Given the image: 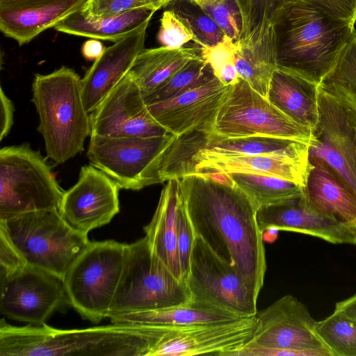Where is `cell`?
I'll list each match as a JSON object with an SVG mask.
<instances>
[{"label": "cell", "mask_w": 356, "mask_h": 356, "mask_svg": "<svg viewBox=\"0 0 356 356\" xmlns=\"http://www.w3.org/2000/svg\"><path fill=\"white\" fill-rule=\"evenodd\" d=\"M179 179L195 235L218 257L238 270L259 293L266 261L257 208L225 178L191 174Z\"/></svg>", "instance_id": "cell-1"}, {"label": "cell", "mask_w": 356, "mask_h": 356, "mask_svg": "<svg viewBox=\"0 0 356 356\" xmlns=\"http://www.w3.org/2000/svg\"><path fill=\"white\" fill-rule=\"evenodd\" d=\"M152 327L113 323L60 330L42 325L0 322V356H147Z\"/></svg>", "instance_id": "cell-2"}, {"label": "cell", "mask_w": 356, "mask_h": 356, "mask_svg": "<svg viewBox=\"0 0 356 356\" xmlns=\"http://www.w3.org/2000/svg\"><path fill=\"white\" fill-rule=\"evenodd\" d=\"M275 27L277 70L318 86L355 29V25L323 12L308 0L291 3Z\"/></svg>", "instance_id": "cell-3"}, {"label": "cell", "mask_w": 356, "mask_h": 356, "mask_svg": "<svg viewBox=\"0 0 356 356\" xmlns=\"http://www.w3.org/2000/svg\"><path fill=\"white\" fill-rule=\"evenodd\" d=\"M32 93L47 157L62 164L82 152L91 127L79 75L66 66L47 74H35Z\"/></svg>", "instance_id": "cell-4"}, {"label": "cell", "mask_w": 356, "mask_h": 356, "mask_svg": "<svg viewBox=\"0 0 356 356\" xmlns=\"http://www.w3.org/2000/svg\"><path fill=\"white\" fill-rule=\"evenodd\" d=\"M0 230L26 264L62 277L89 243L88 235L72 228L56 209L0 220Z\"/></svg>", "instance_id": "cell-5"}, {"label": "cell", "mask_w": 356, "mask_h": 356, "mask_svg": "<svg viewBox=\"0 0 356 356\" xmlns=\"http://www.w3.org/2000/svg\"><path fill=\"white\" fill-rule=\"evenodd\" d=\"M191 298L186 282L178 280L151 251L145 236L125 244L122 270L109 314L160 309Z\"/></svg>", "instance_id": "cell-6"}, {"label": "cell", "mask_w": 356, "mask_h": 356, "mask_svg": "<svg viewBox=\"0 0 356 356\" xmlns=\"http://www.w3.org/2000/svg\"><path fill=\"white\" fill-rule=\"evenodd\" d=\"M64 192L46 159L29 144L0 149V220L58 210Z\"/></svg>", "instance_id": "cell-7"}, {"label": "cell", "mask_w": 356, "mask_h": 356, "mask_svg": "<svg viewBox=\"0 0 356 356\" xmlns=\"http://www.w3.org/2000/svg\"><path fill=\"white\" fill-rule=\"evenodd\" d=\"M124 243L89 241L72 264L63 281L70 305L82 316L98 323L108 318L120 282Z\"/></svg>", "instance_id": "cell-8"}, {"label": "cell", "mask_w": 356, "mask_h": 356, "mask_svg": "<svg viewBox=\"0 0 356 356\" xmlns=\"http://www.w3.org/2000/svg\"><path fill=\"white\" fill-rule=\"evenodd\" d=\"M213 132L223 138L269 136L310 144L312 130L298 124L243 79L230 85L219 107Z\"/></svg>", "instance_id": "cell-9"}, {"label": "cell", "mask_w": 356, "mask_h": 356, "mask_svg": "<svg viewBox=\"0 0 356 356\" xmlns=\"http://www.w3.org/2000/svg\"><path fill=\"white\" fill-rule=\"evenodd\" d=\"M186 284L192 298L238 317L254 316L259 292L235 267L218 257L199 236L192 249Z\"/></svg>", "instance_id": "cell-10"}, {"label": "cell", "mask_w": 356, "mask_h": 356, "mask_svg": "<svg viewBox=\"0 0 356 356\" xmlns=\"http://www.w3.org/2000/svg\"><path fill=\"white\" fill-rule=\"evenodd\" d=\"M309 163L328 165L356 197V112L318 87V118Z\"/></svg>", "instance_id": "cell-11"}, {"label": "cell", "mask_w": 356, "mask_h": 356, "mask_svg": "<svg viewBox=\"0 0 356 356\" xmlns=\"http://www.w3.org/2000/svg\"><path fill=\"white\" fill-rule=\"evenodd\" d=\"M254 316L217 323L178 327L152 326L151 341L147 356H234L251 339Z\"/></svg>", "instance_id": "cell-12"}, {"label": "cell", "mask_w": 356, "mask_h": 356, "mask_svg": "<svg viewBox=\"0 0 356 356\" xmlns=\"http://www.w3.org/2000/svg\"><path fill=\"white\" fill-rule=\"evenodd\" d=\"M307 307L286 295L254 316L250 345L296 351L302 356H332L315 330Z\"/></svg>", "instance_id": "cell-13"}, {"label": "cell", "mask_w": 356, "mask_h": 356, "mask_svg": "<svg viewBox=\"0 0 356 356\" xmlns=\"http://www.w3.org/2000/svg\"><path fill=\"white\" fill-rule=\"evenodd\" d=\"M0 284L1 314L13 320L42 325L70 305L63 277L28 264Z\"/></svg>", "instance_id": "cell-14"}, {"label": "cell", "mask_w": 356, "mask_h": 356, "mask_svg": "<svg viewBox=\"0 0 356 356\" xmlns=\"http://www.w3.org/2000/svg\"><path fill=\"white\" fill-rule=\"evenodd\" d=\"M172 134L152 137L90 135L87 157L91 165L111 178L120 188H143L145 172Z\"/></svg>", "instance_id": "cell-15"}, {"label": "cell", "mask_w": 356, "mask_h": 356, "mask_svg": "<svg viewBox=\"0 0 356 356\" xmlns=\"http://www.w3.org/2000/svg\"><path fill=\"white\" fill-rule=\"evenodd\" d=\"M90 135L152 137L170 134L151 115L143 92L128 74L90 113Z\"/></svg>", "instance_id": "cell-16"}, {"label": "cell", "mask_w": 356, "mask_h": 356, "mask_svg": "<svg viewBox=\"0 0 356 356\" xmlns=\"http://www.w3.org/2000/svg\"><path fill=\"white\" fill-rule=\"evenodd\" d=\"M119 189L104 172L92 165H84L77 182L64 192L58 211L72 228L88 235L119 213Z\"/></svg>", "instance_id": "cell-17"}, {"label": "cell", "mask_w": 356, "mask_h": 356, "mask_svg": "<svg viewBox=\"0 0 356 356\" xmlns=\"http://www.w3.org/2000/svg\"><path fill=\"white\" fill-rule=\"evenodd\" d=\"M259 227L296 232L334 244H356V225L327 217L307 203L304 193L257 210Z\"/></svg>", "instance_id": "cell-18"}, {"label": "cell", "mask_w": 356, "mask_h": 356, "mask_svg": "<svg viewBox=\"0 0 356 356\" xmlns=\"http://www.w3.org/2000/svg\"><path fill=\"white\" fill-rule=\"evenodd\" d=\"M229 88L216 77L174 98L146 105L152 117L170 134L180 136L198 129L213 128Z\"/></svg>", "instance_id": "cell-19"}, {"label": "cell", "mask_w": 356, "mask_h": 356, "mask_svg": "<svg viewBox=\"0 0 356 356\" xmlns=\"http://www.w3.org/2000/svg\"><path fill=\"white\" fill-rule=\"evenodd\" d=\"M145 22L135 31L106 47L82 79V96L90 113L128 74L137 56L145 49L148 25Z\"/></svg>", "instance_id": "cell-20"}, {"label": "cell", "mask_w": 356, "mask_h": 356, "mask_svg": "<svg viewBox=\"0 0 356 356\" xmlns=\"http://www.w3.org/2000/svg\"><path fill=\"white\" fill-rule=\"evenodd\" d=\"M87 0H0V30L19 46L81 8Z\"/></svg>", "instance_id": "cell-21"}, {"label": "cell", "mask_w": 356, "mask_h": 356, "mask_svg": "<svg viewBox=\"0 0 356 356\" xmlns=\"http://www.w3.org/2000/svg\"><path fill=\"white\" fill-rule=\"evenodd\" d=\"M236 44L234 65L238 76L268 99L270 83L277 70L275 25L261 21L242 33Z\"/></svg>", "instance_id": "cell-22"}, {"label": "cell", "mask_w": 356, "mask_h": 356, "mask_svg": "<svg viewBox=\"0 0 356 356\" xmlns=\"http://www.w3.org/2000/svg\"><path fill=\"white\" fill-rule=\"evenodd\" d=\"M183 195L179 179H172L161 191L149 223L144 227L151 251L172 271L182 278L177 244V214ZM185 282V281H184Z\"/></svg>", "instance_id": "cell-23"}, {"label": "cell", "mask_w": 356, "mask_h": 356, "mask_svg": "<svg viewBox=\"0 0 356 356\" xmlns=\"http://www.w3.org/2000/svg\"><path fill=\"white\" fill-rule=\"evenodd\" d=\"M304 196L319 213L356 225V197L326 163H309Z\"/></svg>", "instance_id": "cell-24"}, {"label": "cell", "mask_w": 356, "mask_h": 356, "mask_svg": "<svg viewBox=\"0 0 356 356\" xmlns=\"http://www.w3.org/2000/svg\"><path fill=\"white\" fill-rule=\"evenodd\" d=\"M308 171V158L259 155L202 160L194 164L188 175L216 177L230 172H244L273 176L305 186Z\"/></svg>", "instance_id": "cell-25"}, {"label": "cell", "mask_w": 356, "mask_h": 356, "mask_svg": "<svg viewBox=\"0 0 356 356\" xmlns=\"http://www.w3.org/2000/svg\"><path fill=\"white\" fill-rule=\"evenodd\" d=\"M268 100L299 124L312 130L318 118V86L305 78L277 70L271 79Z\"/></svg>", "instance_id": "cell-26"}, {"label": "cell", "mask_w": 356, "mask_h": 356, "mask_svg": "<svg viewBox=\"0 0 356 356\" xmlns=\"http://www.w3.org/2000/svg\"><path fill=\"white\" fill-rule=\"evenodd\" d=\"M113 323L178 327L217 323L239 318L211 304L191 298L184 304L160 309L109 314Z\"/></svg>", "instance_id": "cell-27"}, {"label": "cell", "mask_w": 356, "mask_h": 356, "mask_svg": "<svg viewBox=\"0 0 356 356\" xmlns=\"http://www.w3.org/2000/svg\"><path fill=\"white\" fill-rule=\"evenodd\" d=\"M156 11L141 8L115 15L92 16L81 8L54 29L68 35L116 42L151 19Z\"/></svg>", "instance_id": "cell-28"}, {"label": "cell", "mask_w": 356, "mask_h": 356, "mask_svg": "<svg viewBox=\"0 0 356 356\" xmlns=\"http://www.w3.org/2000/svg\"><path fill=\"white\" fill-rule=\"evenodd\" d=\"M200 56L199 47H165L145 49L136 58L129 73L143 93L150 92L191 60Z\"/></svg>", "instance_id": "cell-29"}, {"label": "cell", "mask_w": 356, "mask_h": 356, "mask_svg": "<svg viewBox=\"0 0 356 356\" xmlns=\"http://www.w3.org/2000/svg\"><path fill=\"white\" fill-rule=\"evenodd\" d=\"M220 175L241 189L257 209L304 193L302 184L273 176L244 172Z\"/></svg>", "instance_id": "cell-30"}, {"label": "cell", "mask_w": 356, "mask_h": 356, "mask_svg": "<svg viewBox=\"0 0 356 356\" xmlns=\"http://www.w3.org/2000/svg\"><path fill=\"white\" fill-rule=\"evenodd\" d=\"M356 112V30L351 33L331 70L318 85Z\"/></svg>", "instance_id": "cell-31"}, {"label": "cell", "mask_w": 356, "mask_h": 356, "mask_svg": "<svg viewBox=\"0 0 356 356\" xmlns=\"http://www.w3.org/2000/svg\"><path fill=\"white\" fill-rule=\"evenodd\" d=\"M216 77L211 65L200 56L186 64L154 90L143 93L144 99L146 104L170 99L203 86Z\"/></svg>", "instance_id": "cell-32"}, {"label": "cell", "mask_w": 356, "mask_h": 356, "mask_svg": "<svg viewBox=\"0 0 356 356\" xmlns=\"http://www.w3.org/2000/svg\"><path fill=\"white\" fill-rule=\"evenodd\" d=\"M315 330L332 356H356V321L335 309Z\"/></svg>", "instance_id": "cell-33"}, {"label": "cell", "mask_w": 356, "mask_h": 356, "mask_svg": "<svg viewBox=\"0 0 356 356\" xmlns=\"http://www.w3.org/2000/svg\"><path fill=\"white\" fill-rule=\"evenodd\" d=\"M165 7L187 23L194 35V44L211 47L225 38L212 18L192 0H172Z\"/></svg>", "instance_id": "cell-34"}, {"label": "cell", "mask_w": 356, "mask_h": 356, "mask_svg": "<svg viewBox=\"0 0 356 356\" xmlns=\"http://www.w3.org/2000/svg\"><path fill=\"white\" fill-rule=\"evenodd\" d=\"M201 8L234 42L243 31L241 13L236 0H192Z\"/></svg>", "instance_id": "cell-35"}, {"label": "cell", "mask_w": 356, "mask_h": 356, "mask_svg": "<svg viewBox=\"0 0 356 356\" xmlns=\"http://www.w3.org/2000/svg\"><path fill=\"white\" fill-rule=\"evenodd\" d=\"M236 1L242 16L243 33L263 20L275 25L289 4L297 0Z\"/></svg>", "instance_id": "cell-36"}, {"label": "cell", "mask_w": 356, "mask_h": 356, "mask_svg": "<svg viewBox=\"0 0 356 356\" xmlns=\"http://www.w3.org/2000/svg\"><path fill=\"white\" fill-rule=\"evenodd\" d=\"M157 40L162 47L178 49L193 41L194 35L181 17L172 10L166 9L160 19Z\"/></svg>", "instance_id": "cell-37"}, {"label": "cell", "mask_w": 356, "mask_h": 356, "mask_svg": "<svg viewBox=\"0 0 356 356\" xmlns=\"http://www.w3.org/2000/svg\"><path fill=\"white\" fill-rule=\"evenodd\" d=\"M172 0H87L82 7L92 16H104L124 13L134 9L147 8L158 10Z\"/></svg>", "instance_id": "cell-38"}, {"label": "cell", "mask_w": 356, "mask_h": 356, "mask_svg": "<svg viewBox=\"0 0 356 356\" xmlns=\"http://www.w3.org/2000/svg\"><path fill=\"white\" fill-rule=\"evenodd\" d=\"M195 237L183 197L177 214V244L182 278L186 282L189 275L191 257Z\"/></svg>", "instance_id": "cell-39"}, {"label": "cell", "mask_w": 356, "mask_h": 356, "mask_svg": "<svg viewBox=\"0 0 356 356\" xmlns=\"http://www.w3.org/2000/svg\"><path fill=\"white\" fill-rule=\"evenodd\" d=\"M197 47L201 57L211 65L216 77L225 68L234 65L236 44L226 36L213 46Z\"/></svg>", "instance_id": "cell-40"}, {"label": "cell", "mask_w": 356, "mask_h": 356, "mask_svg": "<svg viewBox=\"0 0 356 356\" xmlns=\"http://www.w3.org/2000/svg\"><path fill=\"white\" fill-rule=\"evenodd\" d=\"M26 262L0 230V280H3L26 265Z\"/></svg>", "instance_id": "cell-41"}, {"label": "cell", "mask_w": 356, "mask_h": 356, "mask_svg": "<svg viewBox=\"0 0 356 356\" xmlns=\"http://www.w3.org/2000/svg\"><path fill=\"white\" fill-rule=\"evenodd\" d=\"M323 12L355 25L356 0H308Z\"/></svg>", "instance_id": "cell-42"}, {"label": "cell", "mask_w": 356, "mask_h": 356, "mask_svg": "<svg viewBox=\"0 0 356 356\" xmlns=\"http://www.w3.org/2000/svg\"><path fill=\"white\" fill-rule=\"evenodd\" d=\"M14 105L6 96L3 88L0 89V140L7 136L13 124Z\"/></svg>", "instance_id": "cell-43"}, {"label": "cell", "mask_w": 356, "mask_h": 356, "mask_svg": "<svg viewBox=\"0 0 356 356\" xmlns=\"http://www.w3.org/2000/svg\"><path fill=\"white\" fill-rule=\"evenodd\" d=\"M105 49L99 40L90 38L83 44L81 54L86 60L95 61L103 54Z\"/></svg>", "instance_id": "cell-44"}, {"label": "cell", "mask_w": 356, "mask_h": 356, "mask_svg": "<svg viewBox=\"0 0 356 356\" xmlns=\"http://www.w3.org/2000/svg\"><path fill=\"white\" fill-rule=\"evenodd\" d=\"M335 309L343 312L356 321V294L346 300L337 302Z\"/></svg>", "instance_id": "cell-45"}]
</instances>
